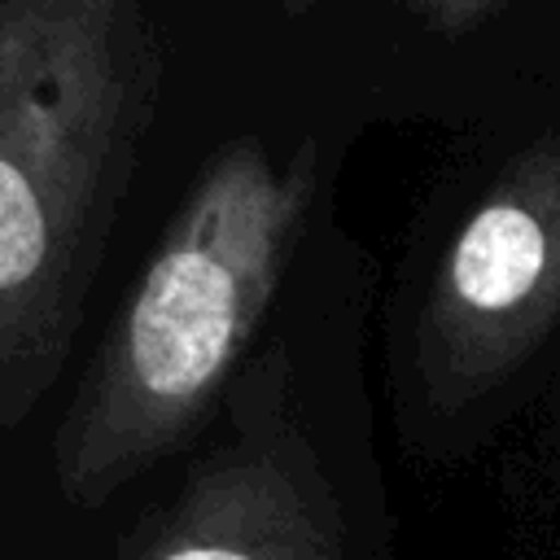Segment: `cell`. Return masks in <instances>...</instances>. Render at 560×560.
<instances>
[{"mask_svg":"<svg viewBox=\"0 0 560 560\" xmlns=\"http://www.w3.org/2000/svg\"><path fill=\"white\" fill-rule=\"evenodd\" d=\"M311 4H315V0H280V9H284L289 18H302V13L311 9Z\"/></svg>","mask_w":560,"mask_h":560,"instance_id":"6","label":"cell"},{"mask_svg":"<svg viewBox=\"0 0 560 560\" xmlns=\"http://www.w3.org/2000/svg\"><path fill=\"white\" fill-rule=\"evenodd\" d=\"M503 4L508 0H402V9L438 35H468L481 22H490Z\"/></svg>","mask_w":560,"mask_h":560,"instance_id":"5","label":"cell"},{"mask_svg":"<svg viewBox=\"0 0 560 560\" xmlns=\"http://www.w3.org/2000/svg\"><path fill=\"white\" fill-rule=\"evenodd\" d=\"M560 324V131L529 140L451 236L416 324L433 407L503 385Z\"/></svg>","mask_w":560,"mask_h":560,"instance_id":"3","label":"cell"},{"mask_svg":"<svg viewBox=\"0 0 560 560\" xmlns=\"http://www.w3.org/2000/svg\"><path fill=\"white\" fill-rule=\"evenodd\" d=\"M158 96L149 0H0V433L70 359Z\"/></svg>","mask_w":560,"mask_h":560,"instance_id":"1","label":"cell"},{"mask_svg":"<svg viewBox=\"0 0 560 560\" xmlns=\"http://www.w3.org/2000/svg\"><path fill=\"white\" fill-rule=\"evenodd\" d=\"M131 560H346V538L298 442L241 438L192 468Z\"/></svg>","mask_w":560,"mask_h":560,"instance_id":"4","label":"cell"},{"mask_svg":"<svg viewBox=\"0 0 560 560\" xmlns=\"http://www.w3.org/2000/svg\"><path fill=\"white\" fill-rule=\"evenodd\" d=\"M315 197V144H219L118 306L52 446L57 490L101 508L192 438L262 324Z\"/></svg>","mask_w":560,"mask_h":560,"instance_id":"2","label":"cell"}]
</instances>
